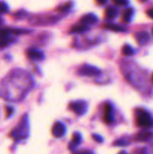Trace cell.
<instances>
[{
  "mask_svg": "<svg viewBox=\"0 0 153 154\" xmlns=\"http://www.w3.org/2000/svg\"><path fill=\"white\" fill-rule=\"evenodd\" d=\"M135 118L136 124L143 128H150L153 125V120L150 113L147 111L139 108L135 111Z\"/></svg>",
  "mask_w": 153,
  "mask_h": 154,
  "instance_id": "cell-1",
  "label": "cell"
},
{
  "mask_svg": "<svg viewBox=\"0 0 153 154\" xmlns=\"http://www.w3.org/2000/svg\"><path fill=\"white\" fill-rule=\"evenodd\" d=\"M69 108L78 116H81L85 114L87 108V104L85 101H76L72 102L69 105Z\"/></svg>",
  "mask_w": 153,
  "mask_h": 154,
  "instance_id": "cell-2",
  "label": "cell"
},
{
  "mask_svg": "<svg viewBox=\"0 0 153 154\" xmlns=\"http://www.w3.org/2000/svg\"><path fill=\"white\" fill-rule=\"evenodd\" d=\"M78 74L81 76H88V77H95L98 76L100 74V70L93 66L89 65H85L81 67L78 70Z\"/></svg>",
  "mask_w": 153,
  "mask_h": 154,
  "instance_id": "cell-3",
  "label": "cell"
},
{
  "mask_svg": "<svg viewBox=\"0 0 153 154\" xmlns=\"http://www.w3.org/2000/svg\"><path fill=\"white\" fill-rule=\"evenodd\" d=\"M66 133V127L60 122H57L54 124L52 127V134L56 138H60L62 137Z\"/></svg>",
  "mask_w": 153,
  "mask_h": 154,
  "instance_id": "cell-4",
  "label": "cell"
},
{
  "mask_svg": "<svg viewBox=\"0 0 153 154\" xmlns=\"http://www.w3.org/2000/svg\"><path fill=\"white\" fill-rule=\"evenodd\" d=\"M104 121L106 124L114 123V115H113V106L110 104H106L104 108Z\"/></svg>",
  "mask_w": 153,
  "mask_h": 154,
  "instance_id": "cell-5",
  "label": "cell"
},
{
  "mask_svg": "<svg viewBox=\"0 0 153 154\" xmlns=\"http://www.w3.org/2000/svg\"><path fill=\"white\" fill-rule=\"evenodd\" d=\"M134 38L140 45H143L150 41V35L145 31H140L134 33Z\"/></svg>",
  "mask_w": 153,
  "mask_h": 154,
  "instance_id": "cell-6",
  "label": "cell"
},
{
  "mask_svg": "<svg viewBox=\"0 0 153 154\" xmlns=\"http://www.w3.org/2000/svg\"><path fill=\"white\" fill-rule=\"evenodd\" d=\"M13 136L19 137V138H25L27 136V124H26V122H24L23 125H19V127L14 132Z\"/></svg>",
  "mask_w": 153,
  "mask_h": 154,
  "instance_id": "cell-7",
  "label": "cell"
},
{
  "mask_svg": "<svg viewBox=\"0 0 153 154\" xmlns=\"http://www.w3.org/2000/svg\"><path fill=\"white\" fill-rule=\"evenodd\" d=\"M135 140L138 142H151L153 140V134L151 132H141L135 136Z\"/></svg>",
  "mask_w": 153,
  "mask_h": 154,
  "instance_id": "cell-8",
  "label": "cell"
},
{
  "mask_svg": "<svg viewBox=\"0 0 153 154\" xmlns=\"http://www.w3.org/2000/svg\"><path fill=\"white\" fill-rule=\"evenodd\" d=\"M96 21H97V17L93 14H87L80 18V23L87 24V25L94 24L95 23H96Z\"/></svg>",
  "mask_w": 153,
  "mask_h": 154,
  "instance_id": "cell-9",
  "label": "cell"
},
{
  "mask_svg": "<svg viewBox=\"0 0 153 154\" xmlns=\"http://www.w3.org/2000/svg\"><path fill=\"white\" fill-rule=\"evenodd\" d=\"M27 55H28V58L32 60H41L44 57L43 53L40 51H37V50H30L27 52Z\"/></svg>",
  "mask_w": 153,
  "mask_h": 154,
  "instance_id": "cell-10",
  "label": "cell"
},
{
  "mask_svg": "<svg viewBox=\"0 0 153 154\" xmlns=\"http://www.w3.org/2000/svg\"><path fill=\"white\" fill-rule=\"evenodd\" d=\"M118 14V11L115 7H109L106 10V18L107 20L115 19Z\"/></svg>",
  "mask_w": 153,
  "mask_h": 154,
  "instance_id": "cell-11",
  "label": "cell"
},
{
  "mask_svg": "<svg viewBox=\"0 0 153 154\" xmlns=\"http://www.w3.org/2000/svg\"><path fill=\"white\" fill-rule=\"evenodd\" d=\"M104 28L106 29V30H110V31H113V32H124V28L120 26V25H117V24H115V23H105L104 24Z\"/></svg>",
  "mask_w": 153,
  "mask_h": 154,
  "instance_id": "cell-12",
  "label": "cell"
},
{
  "mask_svg": "<svg viewBox=\"0 0 153 154\" xmlns=\"http://www.w3.org/2000/svg\"><path fill=\"white\" fill-rule=\"evenodd\" d=\"M88 31V26L87 24H83V23H80V24H78V25H75L71 28V32H76V33H83L85 32Z\"/></svg>",
  "mask_w": 153,
  "mask_h": 154,
  "instance_id": "cell-13",
  "label": "cell"
},
{
  "mask_svg": "<svg viewBox=\"0 0 153 154\" xmlns=\"http://www.w3.org/2000/svg\"><path fill=\"white\" fill-rule=\"evenodd\" d=\"M133 15V8H126L123 13V20L124 22L128 23Z\"/></svg>",
  "mask_w": 153,
  "mask_h": 154,
  "instance_id": "cell-14",
  "label": "cell"
},
{
  "mask_svg": "<svg viewBox=\"0 0 153 154\" xmlns=\"http://www.w3.org/2000/svg\"><path fill=\"white\" fill-rule=\"evenodd\" d=\"M71 5H71L70 2H67V3L61 5L60 6H59L58 11H59L60 13H65V12L69 11V10L71 8Z\"/></svg>",
  "mask_w": 153,
  "mask_h": 154,
  "instance_id": "cell-15",
  "label": "cell"
},
{
  "mask_svg": "<svg viewBox=\"0 0 153 154\" xmlns=\"http://www.w3.org/2000/svg\"><path fill=\"white\" fill-rule=\"evenodd\" d=\"M123 53L125 55V56H131L133 54V50L131 46L129 45H124L123 47Z\"/></svg>",
  "mask_w": 153,
  "mask_h": 154,
  "instance_id": "cell-16",
  "label": "cell"
},
{
  "mask_svg": "<svg viewBox=\"0 0 153 154\" xmlns=\"http://www.w3.org/2000/svg\"><path fill=\"white\" fill-rule=\"evenodd\" d=\"M10 32H12V30L5 29V28L0 29V39L7 38V36L9 35V33H10Z\"/></svg>",
  "mask_w": 153,
  "mask_h": 154,
  "instance_id": "cell-17",
  "label": "cell"
},
{
  "mask_svg": "<svg viewBox=\"0 0 153 154\" xmlns=\"http://www.w3.org/2000/svg\"><path fill=\"white\" fill-rule=\"evenodd\" d=\"M81 137L78 134H75L72 137V143H73V146H77L80 143V140Z\"/></svg>",
  "mask_w": 153,
  "mask_h": 154,
  "instance_id": "cell-18",
  "label": "cell"
},
{
  "mask_svg": "<svg viewBox=\"0 0 153 154\" xmlns=\"http://www.w3.org/2000/svg\"><path fill=\"white\" fill-rule=\"evenodd\" d=\"M113 2L116 5H120V6H124L128 4V0H113Z\"/></svg>",
  "mask_w": 153,
  "mask_h": 154,
  "instance_id": "cell-19",
  "label": "cell"
},
{
  "mask_svg": "<svg viewBox=\"0 0 153 154\" xmlns=\"http://www.w3.org/2000/svg\"><path fill=\"white\" fill-rule=\"evenodd\" d=\"M7 10H8L7 5L4 2H0V14L5 13V12H7Z\"/></svg>",
  "mask_w": 153,
  "mask_h": 154,
  "instance_id": "cell-20",
  "label": "cell"
},
{
  "mask_svg": "<svg viewBox=\"0 0 153 154\" xmlns=\"http://www.w3.org/2000/svg\"><path fill=\"white\" fill-rule=\"evenodd\" d=\"M9 43V40H7L6 38L5 39H0V48H5L8 45Z\"/></svg>",
  "mask_w": 153,
  "mask_h": 154,
  "instance_id": "cell-21",
  "label": "cell"
},
{
  "mask_svg": "<svg viewBox=\"0 0 153 154\" xmlns=\"http://www.w3.org/2000/svg\"><path fill=\"white\" fill-rule=\"evenodd\" d=\"M114 144H115V145H126V144H128V143L125 142L124 140H120V141L115 142Z\"/></svg>",
  "mask_w": 153,
  "mask_h": 154,
  "instance_id": "cell-22",
  "label": "cell"
},
{
  "mask_svg": "<svg viewBox=\"0 0 153 154\" xmlns=\"http://www.w3.org/2000/svg\"><path fill=\"white\" fill-rule=\"evenodd\" d=\"M92 137H93L94 139H96V142H98V143H102V142H103L102 137H100V136H98V135H96V134L92 135Z\"/></svg>",
  "mask_w": 153,
  "mask_h": 154,
  "instance_id": "cell-23",
  "label": "cell"
},
{
  "mask_svg": "<svg viewBox=\"0 0 153 154\" xmlns=\"http://www.w3.org/2000/svg\"><path fill=\"white\" fill-rule=\"evenodd\" d=\"M147 15L150 17V18H151L153 19V8L151 9H149V10H147Z\"/></svg>",
  "mask_w": 153,
  "mask_h": 154,
  "instance_id": "cell-24",
  "label": "cell"
},
{
  "mask_svg": "<svg viewBox=\"0 0 153 154\" xmlns=\"http://www.w3.org/2000/svg\"><path fill=\"white\" fill-rule=\"evenodd\" d=\"M75 154H93V152H89V151H83V152H77Z\"/></svg>",
  "mask_w": 153,
  "mask_h": 154,
  "instance_id": "cell-25",
  "label": "cell"
},
{
  "mask_svg": "<svg viewBox=\"0 0 153 154\" xmlns=\"http://www.w3.org/2000/svg\"><path fill=\"white\" fill-rule=\"evenodd\" d=\"M96 1L98 5H105L107 2V0H96Z\"/></svg>",
  "mask_w": 153,
  "mask_h": 154,
  "instance_id": "cell-26",
  "label": "cell"
},
{
  "mask_svg": "<svg viewBox=\"0 0 153 154\" xmlns=\"http://www.w3.org/2000/svg\"><path fill=\"white\" fill-rule=\"evenodd\" d=\"M139 154H146V153H145V152H144V151H142V152H141Z\"/></svg>",
  "mask_w": 153,
  "mask_h": 154,
  "instance_id": "cell-27",
  "label": "cell"
},
{
  "mask_svg": "<svg viewBox=\"0 0 153 154\" xmlns=\"http://www.w3.org/2000/svg\"><path fill=\"white\" fill-rule=\"evenodd\" d=\"M119 154H127V152H121Z\"/></svg>",
  "mask_w": 153,
  "mask_h": 154,
  "instance_id": "cell-28",
  "label": "cell"
},
{
  "mask_svg": "<svg viewBox=\"0 0 153 154\" xmlns=\"http://www.w3.org/2000/svg\"><path fill=\"white\" fill-rule=\"evenodd\" d=\"M142 2H145V1H147V0H141Z\"/></svg>",
  "mask_w": 153,
  "mask_h": 154,
  "instance_id": "cell-29",
  "label": "cell"
},
{
  "mask_svg": "<svg viewBox=\"0 0 153 154\" xmlns=\"http://www.w3.org/2000/svg\"><path fill=\"white\" fill-rule=\"evenodd\" d=\"M151 79H152V82H153V74H152V78H151Z\"/></svg>",
  "mask_w": 153,
  "mask_h": 154,
  "instance_id": "cell-30",
  "label": "cell"
},
{
  "mask_svg": "<svg viewBox=\"0 0 153 154\" xmlns=\"http://www.w3.org/2000/svg\"><path fill=\"white\" fill-rule=\"evenodd\" d=\"M152 35H153V28H152Z\"/></svg>",
  "mask_w": 153,
  "mask_h": 154,
  "instance_id": "cell-31",
  "label": "cell"
},
{
  "mask_svg": "<svg viewBox=\"0 0 153 154\" xmlns=\"http://www.w3.org/2000/svg\"><path fill=\"white\" fill-rule=\"evenodd\" d=\"M0 23H1V19H0Z\"/></svg>",
  "mask_w": 153,
  "mask_h": 154,
  "instance_id": "cell-32",
  "label": "cell"
}]
</instances>
